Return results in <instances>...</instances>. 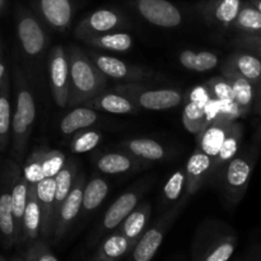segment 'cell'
Wrapping results in <instances>:
<instances>
[{"label": "cell", "mask_w": 261, "mask_h": 261, "mask_svg": "<svg viewBox=\"0 0 261 261\" xmlns=\"http://www.w3.org/2000/svg\"><path fill=\"white\" fill-rule=\"evenodd\" d=\"M69 61V91L68 106L75 107L84 105L106 91L107 78L97 68L89 55L78 46H71L68 51Z\"/></svg>", "instance_id": "2"}, {"label": "cell", "mask_w": 261, "mask_h": 261, "mask_svg": "<svg viewBox=\"0 0 261 261\" xmlns=\"http://www.w3.org/2000/svg\"><path fill=\"white\" fill-rule=\"evenodd\" d=\"M88 55L96 64L97 68L103 73V75L114 81L122 82V83H140L143 81L152 79L155 75L152 70L127 64L115 56L105 55L96 51H92Z\"/></svg>", "instance_id": "7"}, {"label": "cell", "mask_w": 261, "mask_h": 261, "mask_svg": "<svg viewBox=\"0 0 261 261\" xmlns=\"http://www.w3.org/2000/svg\"><path fill=\"white\" fill-rule=\"evenodd\" d=\"M224 75H226L227 82L232 87L233 102L237 109L240 110L249 107L252 101V96H254L251 82L229 68H224Z\"/></svg>", "instance_id": "34"}, {"label": "cell", "mask_w": 261, "mask_h": 261, "mask_svg": "<svg viewBox=\"0 0 261 261\" xmlns=\"http://www.w3.org/2000/svg\"><path fill=\"white\" fill-rule=\"evenodd\" d=\"M145 190H147V188L144 185H139L134 189H130L126 193L121 194L105 213L97 236H102L103 233L115 231L122 223V221L134 211L135 206L139 204Z\"/></svg>", "instance_id": "14"}, {"label": "cell", "mask_w": 261, "mask_h": 261, "mask_svg": "<svg viewBox=\"0 0 261 261\" xmlns=\"http://www.w3.org/2000/svg\"><path fill=\"white\" fill-rule=\"evenodd\" d=\"M211 99H212L211 94H209L208 89H206L205 84H204V86H198L195 87V88L191 89L188 101L194 102V103H198L200 105V106L205 107V105L208 103Z\"/></svg>", "instance_id": "43"}, {"label": "cell", "mask_w": 261, "mask_h": 261, "mask_svg": "<svg viewBox=\"0 0 261 261\" xmlns=\"http://www.w3.org/2000/svg\"><path fill=\"white\" fill-rule=\"evenodd\" d=\"M121 147L129 154L147 162L162 161L168 154V150L166 149L165 145L150 138H134V139L124 140Z\"/></svg>", "instance_id": "22"}, {"label": "cell", "mask_w": 261, "mask_h": 261, "mask_svg": "<svg viewBox=\"0 0 261 261\" xmlns=\"http://www.w3.org/2000/svg\"><path fill=\"white\" fill-rule=\"evenodd\" d=\"M134 246V241L116 231L102 241L94 255V261H119L130 254Z\"/></svg>", "instance_id": "25"}, {"label": "cell", "mask_w": 261, "mask_h": 261, "mask_svg": "<svg viewBox=\"0 0 261 261\" xmlns=\"http://www.w3.org/2000/svg\"><path fill=\"white\" fill-rule=\"evenodd\" d=\"M78 173V166L74 160H66L63 168L56 173L54 177L55 180V212H54V223H55V217L60 209L61 204L66 199V196L70 193L73 188L74 180Z\"/></svg>", "instance_id": "32"}, {"label": "cell", "mask_w": 261, "mask_h": 261, "mask_svg": "<svg viewBox=\"0 0 261 261\" xmlns=\"http://www.w3.org/2000/svg\"><path fill=\"white\" fill-rule=\"evenodd\" d=\"M65 161V154L60 150H35L25 161L22 175L28 184H37L43 178L55 177L56 173L63 168Z\"/></svg>", "instance_id": "10"}, {"label": "cell", "mask_w": 261, "mask_h": 261, "mask_svg": "<svg viewBox=\"0 0 261 261\" xmlns=\"http://www.w3.org/2000/svg\"><path fill=\"white\" fill-rule=\"evenodd\" d=\"M13 76L15 87V109L12 115V155L19 165L23 161L33 132L36 120V103L23 69L13 64Z\"/></svg>", "instance_id": "1"}, {"label": "cell", "mask_w": 261, "mask_h": 261, "mask_svg": "<svg viewBox=\"0 0 261 261\" xmlns=\"http://www.w3.org/2000/svg\"><path fill=\"white\" fill-rule=\"evenodd\" d=\"M41 239V209L36 195V184H28L27 204L22 221L19 245Z\"/></svg>", "instance_id": "19"}, {"label": "cell", "mask_w": 261, "mask_h": 261, "mask_svg": "<svg viewBox=\"0 0 261 261\" xmlns=\"http://www.w3.org/2000/svg\"><path fill=\"white\" fill-rule=\"evenodd\" d=\"M7 71H8V68H7V60H5L4 37H3V35L0 33V86H2L3 78H4Z\"/></svg>", "instance_id": "44"}, {"label": "cell", "mask_w": 261, "mask_h": 261, "mask_svg": "<svg viewBox=\"0 0 261 261\" xmlns=\"http://www.w3.org/2000/svg\"><path fill=\"white\" fill-rule=\"evenodd\" d=\"M102 133L98 130H94L88 127V129L79 130L75 133L73 140L70 143V150L76 154L81 153H87L89 150H93L97 145L101 143Z\"/></svg>", "instance_id": "38"}, {"label": "cell", "mask_w": 261, "mask_h": 261, "mask_svg": "<svg viewBox=\"0 0 261 261\" xmlns=\"http://www.w3.org/2000/svg\"><path fill=\"white\" fill-rule=\"evenodd\" d=\"M114 91L129 98L139 110L163 111L175 109L185 101V94L176 88H149L139 83H124L115 87Z\"/></svg>", "instance_id": "4"}, {"label": "cell", "mask_w": 261, "mask_h": 261, "mask_svg": "<svg viewBox=\"0 0 261 261\" xmlns=\"http://www.w3.org/2000/svg\"><path fill=\"white\" fill-rule=\"evenodd\" d=\"M237 27L244 31L261 30V13L255 7H241L236 19Z\"/></svg>", "instance_id": "42"}, {"label": "cell", "mask_w": 261, "mask_h": 261, "mask_svg": "<svg viewBox=\"0 0 261 261\" xmlns=\"http://www.w3.org/2000/svg\"><path fill=\"white\" fill-rule=\"evenodd\" d=\"M135 10L150 24L161 28H177L184 23L180 8L168 0H134Z\"/></svg>", "instance_id": "11"}, {"label": "cell", "mask_w": 261, "mask_h": 261, "mask_svg": "<svg viewBox=\"0 0 261 261\" xmlns=\"http://www.w3.org/2000/svg\"><path fill=\"white\" fill-rule=\"evenodd\" d=\"M241 9V0H204L196 5V10L211 24L228 25L234 22Z\"/></svg>", "instance_id": "15"}, {"label": "cell", "mask_w": 261, "mask_h": 261, "mask_svg": "<svg viewBox=\"0 0 261 261\" xmlns=\"http://www.w3.org/2000/svg\"><path fill=\"white\" fill-rule=\"evenodd\" d=\"M5 5H7V0H0V15L5 10Z\"/></svg>", "instance_id": "45"}, {"label": "cell", "mask_w": 261, "mask_h": 261, "mask_svg": "<svg viewBox=\"0 0 261 261\" xmlns=\"http://www.w3.org/2000/svg\"><path fill=\"white\" fill-rule=\"evenodd\" d=\"M251 175V165L244 158H232L227 163L224 172V185L227 194L231 196L239 195L249 182Z\"/></svg>", "instance_id": "27"}, {"label": "cell", "mask_w": 261, "mask_h": 261, "mask_svg": "<svg viewBox=\"0 0 261 261\" xmlns=\"http://www.w3.org/2000/svg\"><path fill=\"white\" fill-rule=\"evenodd\" d=\"M24 257L27 261H59L43 239H37L27 244Z\"/></svg>", "instance_id": "41"}, {"label": "cell", "mask_w": 261, "mask_h": 261, "mask_svg": "<svg viewBox=\"0 0 261 261\" xmlns=\"http://www.w3.org/2000/svg\"><path fill=\"white\" fill-rule=\"evenodd\" d=\"M36 195L41 209V239L53 237L54 212H55V180L54 177L43 178L36 184Z\"/></svg>", "instance_id": "18"}, {"label": "cell", "mask_w": 261, "mask_h": 261, "mask_svg": "<svg viewBox=\"0 0 261 261\" xmlns=\"http://www.w3.org/2000/svg\"><path fill=\"white\" fill-rule=\"evenodd\" d=\"M255 8L261 13V0H256V2H255Z\"/></svg>", "instance_id": "47"}, {"label": "cell", "mask_w": 261, "mask_h": 261, "mask_svg": "<svg viewBox=\"0 0 261 261\" xmlns=\"http://www.w3.org/2000/svg\"><path fill=\"white\" fill-rule=\"evenodd\" d=\"M41 22L55 32H66L74 18L73 0H33Z\"/></svg>", "instance_id": "13"}, {"label": "cell", "mask_w": 261, "mask_h": 261, "mask_svg": "<svg viewBox=\"0 0 261 261\" xmlns=\"http://www.w3.org/2000/svg\"><path fill=\"white\" fill-rule=\"evenodd\" d=\"M0 261H7V259H5L4 256H2V255H0Z\"/></svg>", "instance_id": "48"}, {"label": "cell", "mask_w": 261, "mask_h": 261, "mask_svg": "<svg viewBox=\"0 0 261 261\" xmlns=\"http://www.w3.org/2000/svg\"><path fill=\"white\" fill-rule=\"evenodd\" d=\"M82 42H84L88 46H92L94 48H99V50L125 53V51H129L133 47L134 37L126 32L114 31V32L84 38V40H82Z\"/></svg>", "instance_id": "30"}, {"label": "cell", "mask_w": 261, "mask_h": 261, "mask_svg": "<svg viewBox=\"0 0 261 261\" xmlns=\"http://www.w3.org/2000/svg\"><path fill=\"white\" fill-rule=\"evenodd\" d=\"M229 129L226 121H222V119H216L214 121L209 122L208 126L203 130L198 137V148L203 150L205 154L213 160L218 154Z\"/></svg>", "instance_id": "23"}, {"label": "cell", "mask_w": 261, "mask_h": 261, "mask_svg": "<svg viewBox=\"0 0 261 261\" xmlns=\"http://www.w3.org/2000/svg\"><path fill=\"white\" fill-rule=\"evenodd\" d=\"M84 106L91 107L96 111L109 112V114L115 115H130L137 114L139 111L138 106H135L129 98H126L122 94L117 92H101L93 97L92 99L87 101Z\"/></svg>", "instance_id": "21"}, {"label": "cell", "mask_w": 261, "mask_h": 261, "mask_svg": "<svg viewBox=\"0 0 261 261\" xmlns=\"http://www.w3.org/2000/svg\"><path fill=\"white\" fill-rule=\"evenodd\" d=\"M185 168H178L168 177L163 188V196L167 203H175L180 200V198H182L185 193Z\"/></svg>", "instance_id": "39"}, {"label": "cell", "mask_w": 261, "mask_h": 261, "mask_svg": "<svg viewBox=\"0 0 261 261\" xmlns=\"http://www.w3.org/2000/svg\"><path fill=\"white\" fill-rule=\"evenodd\" d=\"M97 121H98V114L96 110L84 105H79L73 107V110L61 119L59 129L63 135H71L79 130L92 127Z\"/></svg>", "instance_id": "26"}, {"label": "cell", "mask_w": 261, "mask_h": 261, "mask_svg": "<svg viewBox=\"0 0 261 261\" xmlns=\"http://www.w3.org/2000/svg\"><path fill=\"white\" fill-rule=\"evenodd\" d=\"M178 61L188 70L208 71L218 65L219 58L212 51H194L186 48L178 54Z\"/></svg>", "instance_id": "33"}, {"label": "cell", "mask_w": 261, "mask_h": 261, "mask_svg": "<svg viewBox=\"0 0 261 261\" xmlns=\"http://www.w3.org/2000/svg\"><path fill=\"white\" fill-rule=\"evenodd\" d=\"M12 135V105H10V73H5L0 86V152H5Z\"/></svg>", "instance_id": "28"}, {"label": "cell", "mask_w": 261, "mask_h": 261, "mask_svg": "<svg viewBox=\"0 0 261 261\" xmlns=\"http://www.w3.org/2000/svg\"><path fill=\"white\" fill-rule=\"evenodd\" d=\"M182 124L189 133L199 135L209 125L204 107L188 101L182 111Z\"/></svg>", "instance_id": "36"}, {"label": "cell", "mask_w": 261, "mask_h": 261, "mask_svg": "<svg viewBox=\"0 0 261 261\" xmlns=\"http://www.w3.org/2000/svg\"><path fill=\"white\" fill-rule=\"evenodd\" d=\"M17 167L15 161H7L0 176V237L7 249L17 245L12 213V182Z\"/></svg>", "instance_id": "6"}, {"label": "cell", "mask_w": 261, "mask_h": 261, "mask_svg": "<svg viewBox=\"0 0 261 261\" xmlns=\"http://www.w3.org/2000/svg\"><path fill=\"white\" fill-rule=\"evenodd\" d=\"M250 82L257 81L261 76V61L256 56L240 54L231 60V68Z\"/></svg>", "instance_id": "37"}, {"label": "cell", "mask_w": 261, "mask_h": 261, "mask_svg": "<svg viewBox=\"0 0 261 261\" xmlns=\"http://www.w3.org/2000/svg\"><path fill=\"white\" fill-rule=\"evenodd\" d=\"M10 261H27V260H25L24 256H15V257H13Z\"/></svg>", "instance_id": "46"}, {"label": "cell", "mask_w": 261, "mask_h": 261, "mask_svg": "<svg viewBox=\"0 0 261 261\" xmlns=\"http://www.w3.org/2000/svg\"><path fill=\"white\" fill-rule=\"evenodd\" d=\"M260 51H261V47H260Z\"/></svg>", "instance_id": "49"}, {"label": "cell", "mask_w": 261, "mask_h": 261, "mask_svg": "<svg viewBox=\"0 0 261 261\" xmlns=\"http://www.w3.org/2000/svg\"><path fill=\"white\" fill-rule=\"evenodd\" d=\"M15 33L23 58L31 65L40 66L48 45L46 25L32 10L18 5L15 9Z\"/></svg>", "instance_id": "3"}, {"label": "cell", "mask_w": 261, "mask_h": 261, "mask_svg": "<svg viewBox=\"0 0 261 261\" xmlns=\"http://www.w3.org/2000/svg\"><path fill=\"white\" fill-rule=\"evenodd\" d=\"M110 191V185L103 177L94 176L91 180L86 181L83 190V201H82V212L84 217L93 213L101 206Z\"/></svg>", "instance_id": "31"}, {"label": "cell", "mask_w": 261, "mask_h": 261, "mask_svg": "<svg viewBox=\"0 0 261 261\" xmlns=\"http://www.w3.org/2000/svg\"><path fill=\"white\" fill-rule=\"evenodd\" d=\"M48 75L50 87L55 103L59 107H66L69 101V61L68 54L61 45L55 46L48 56Z\"/></svg>", "instance_id": "12"}, {"label": "cell", "mask_w": 261, "mask_h": 261, "mask_svg": "<svg viewBox=\"0 0 261 261\" xmlns=\"http://www.w3.org/2000/svg\"><path fill=\"white\" fill-rule=\"evenodd\" d=\"M28 195V182L22 173L19 172V167L15 168L14 175H13L12 182V213L13 221H14L15 229V240L17 245H19L20 232H22V221L23 214H24L25 204H27Z\"/></svg>", "instance_id": "24"}, {"label": "cell", "mask_w": 261, "mask_h": 261, "mask_svg": "<svg viewBox=\"0 0 261 261\" xmlns=\"http://www.w3.org/2000/svg\"><path fill=\"white\" fill-rule=\"evenodd\" d=\"M147 165V161L139 160L127 152L98 153L94 157V166L97 170L106 175H121L133 172Z\"/></svg>", "instance_id": "16"}, {"label": "cell", "mask_w": 261, "mask_h": 261, "mask_svg": "<svg viewBox=\"0 0 261 261\" xmlns=\"http://www.w3.org/2000/svg\"><path fill=\"white\" fill-rule=\"evenodd\" d=\"M188 199L181 198L177 204L172 206L170 211L166 212L153 226L145 229L144 233L140 236L138 242L135 244L134 249L130 252V261H152L153 257L160 250L166 234L170 231L172 224L180 216L181 211L185 206Z\"/></svg>", "instance_id": "5"}, {"label": "cell", "mask_w": 261, "mask_h": 261, "mask_svg": "<svg viewBox=\"0 0 261 261\" xmlns=\"http://www.w3.org/2000/svg\"><path fill=\"white\" fill-rule=\"evenodd\" d=\"M211 166L212 158L196 147L193 154L189 157V161L185 167L186 182L185 196H184V199H189L190 196L195 195L200 190L201 186L208 180Z\"/></svg>", "instance_id": "17"}, {"label": "cell", "mask_w": 261, "mask_h": 261, "mask_svg": "<svg viewBox=\"0 0 261 261\" xmlns=\"http://www.w3.org/2000/svg\"><path fill=\"white\" fill-rule=\"evenodd\" d=\"M126 25L127 19L121 12L111 8H102L83 18L74 30V36L82 41L93 36L122 30Z\"/></svg>", "instance_id": "8"}, {"label": "cell", "mask_w": 261, "mask_h": 261, "mask_svg": "<svg viewBox=\"0 0 261 261\" xmlns=\"http://www.w3.org/2000/svg\"><path fill=\"white\" fill-rule=\"evenodd\" d=\"M84 185H86V176H84V173L78 172L70 193L66 196L64 203L61 204L60 209L55 217L53 237H51L54 242L61 241L68 234L75 219L81 214Z\"/></svg>", "instance_id": "9"}, {"label": "cell", "mask_w": 261, "mask_h": 261, "mask_svg": "<svg viewBox=\"0 0 261 261\" xmlns=\"http://www.w3.org/2000/svg\"><path fill=\"white\" fill-rule=\"evenodd\" d=\"M205 87L212 98L218 101L219 103H234L232 87L226 78L211 79L206 82Z\"/></svg>", "instance_id": "40"}, {"label": "cell", "mask_w": 261, "mask_h": 261, "mask_svg": "<svg viewBox=\"0 0 261 261\" xmlns=\"http://www.w3.org/2000/svg\"><path fill=\"white\" fill-rule=\"evenodd\" d=\"M237 150H239V135L234 132H232V129H229L228 134H227L226 139H224L218 154L212 160V166L211 171H209L208 180L218 173L219 168H221L222 166L227 165L232 158H234Z\"/></svg>", "instance_id": "35"}, {"label": "cell", "mask_w": 261, "mask_h": 261, "mask_svg": "<svg viewBox=\"0 0 261 261\" xmlns=\"http://www.w3.org/2000/svg\"><path fill=\"white\" fill-rule=\"evenodd\" d=\"M150 214H152V205L149 203H142L140 205H137L134 211L117 227L119 232L137 244L140 236L144 233Z\"/></svg>", "instance_id": "29"}, {"label": "cell", "mask_w": 261, "mask_h": 261, "mask_svg": "<svg viewBox=\"0 0 261 261\" xmlns=\"http://www.w3.org/2000/svg\"><path fill=\"white\" fill-rule=\"evenodd\" d=\"M234 252V242L231 237H222L206 241L201 239L195 244L194 261H228Z\"/></svg>", "instance_id": "20"}]
</instances>
